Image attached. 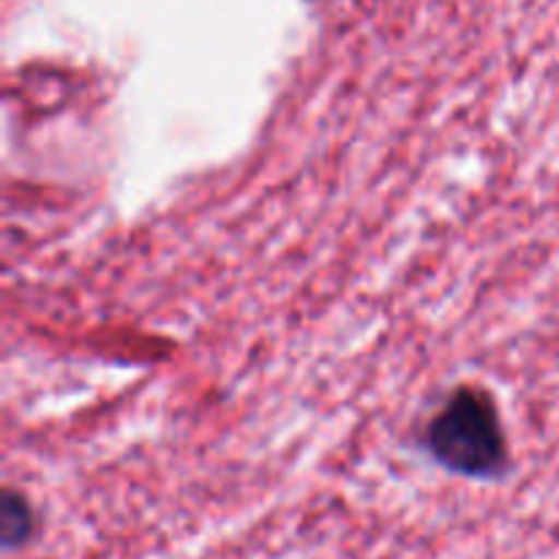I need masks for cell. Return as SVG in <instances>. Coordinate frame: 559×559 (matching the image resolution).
I'll list each match as a JSON object with an SVG mask.
<instances>
[{"label":"cell","mask_w":559,"mask_h":559,"mask_svg":"<svg viewBox=\"0 0 559 559\" xmlns=\"http://www.w3.org/2000/svg\"><path fill=\"white\" fill-rule=\"evenodd\" d=\"M426 448L448 469L473 478L500 475L506 464L500 415L486 393L462 388L426 429Z\"/></svg>","instance_id":"cell-1"},{"label":"cell","mask_w":559,"mask_h":559,"mask_svg":"<svg viewBox=\"0 0 559 559\" xmlns=\"http://www.w3.org/2000/svg\"><path fill=\"white\" fill-rule=\"evenodd\" d=\"M31 513H27L25 502H20L16 497H5L3 502V544L9 549L20 546L22 540L31 535Z\"/></svg>","instance_id":"cell-2"}]
</instances>
